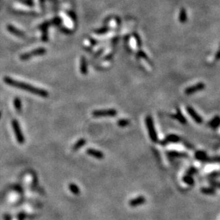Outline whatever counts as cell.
Segmentation results:
<instances>
[{
    "label": "cell",
    "instance_id": "obj_1",
    "mask_svg": "<svg viewBox=\"0 0 220 220\" xmlns=\"http://www.w3.org/2000/svg\"><path fill=\"white\" fill-rule=\"evenodd\" d=\"M4 82L6 84L9 85V86H12V87L19 88L25 91L30 92L31 93L35 94V95L40 96L42 98H47L49 96V93L47 90L42 89V88H39L35 86H32V85L27 84V83L19 81H16L14 79L10 78L9 76H5L4 77Z\"/></svg>",
    "mask_w": 220,
    "mask_h": 220
},
{
    "label": "cell",
    "instance_id": "obj_2",
    "mask_svg": "<svg viewBox=\"0 0 220 220\" xmlns=\"http://www.w3.org/2000/svg\"><path fill=\"white\" fill-rule=\"evenodd\" d=\"M146 122V126L147 128V131L149 133V136L150 139L152 142H157L158 140V137L157 132H156L155 128H154V125L153 120L151 115H147L145 119Z\"/></svg>",
    "mask_w": 220,
    "mask_h": 220
},
{
    "label": "cell",
    "instance_id": "obj_3",
    "mask_svg": "<svg viewBox=\"0 0 220 220\" xmlns=\"http://www.w3.org/2000/svg\"><path fill=\"white\" fill-rule=\"evenodd\" d=\"M11 125H12L13 130H14V133L15 135V137H16V139L17 140V142L19 144H24L25 142V138L24 135L22 132V130H21L20 125H19V123L17 120H12L11 121Z\"/></svg>",
    "mask_w": 220,
    "mask_h": 220
},
{
    "label": "cell",
    "instance_id": "obj_4",
    "mask_svg": "<svg viewBox=\"0 0 220 220\" xmlns=\"http://www.w3.org/2000/svg\"><path fill=\"white\" fill-rule=\"evenodd\" d=\"M47 50L44 48H38V49H36L33 50V51H30V52H27V53H23L20 56V59L22 60V61H25V60H28L31 59V58L34 57H37V56H41L43 55L44 53H46Z\"/></svg>",
    "mask_w": 220,
    "mask_h": 220
},
{
    "label": "cell",
    "instance_id": "obj_5",
    "mask_svg": "<svg viewBox=\"0 0 220 220\" xmlns=\"http://www.w3.org/2000/svg\"><path fill=\"white\" fill-rule=\"evenodd\" d=\"M94 117H112L117 115V111L115 109L96 110L92 112Z\"/></svg>",
    "mask_w": 220,
    "mask_h": 220
},
{
    "label": "cell",
    "instance_id": "obj_6",
    "mask_svg": "<svg viewBox=\"0 0 220 220\" xmlns=\"http://www.w3.org/2000/svg\"><path fill=\"white\" fill-rule=\"evenodd\" d=\"M187 113H189V115H190V116L192 118V119L194 120L196 123H199V124L202 123V117L200 116V115H198V113H196V112L194 111V110L193 109L192 107H190V106H187Z\"/></svg>",
    "mask_w": 220,
    "mask_h": 220
},
{
    "label": "cell",
    "instance_id": "obj_7",
    "mask_svg": "<svg viewBox=\"0 0 220 220\" xmlns=\"http://www.w3.org/2000/svg\"><path fill=\"white\" fill-rule=\"evenodd\" d=\"M179 140H180V138H179L178 136L174 134H170L164 139L161 142V144L167 145L169 143H175V142H179Z\"/></svg>",
    "mask_w": 220,
    "mask_h": 220
},
{
    "label": "cell",
    "instance_id": "obj_8",
    "mask_svg": "<svg viewBox=\"0 0 220 220\" xmlns=\"http://www.w3.org/2000/svg\"><path fill=\"white\" fill-rule=\"evenodd\" d=\"M145 202H146V198L143 196H140L135 199H133V200H131L129 202V204L130 206L135 207V206L142 205V204H144Z\"/></svg>",
    "mask_w": 220,
    "mask_h": 220
},
{
    "label": "cell",
    "instance_id": "obj_9",
    "mask_svg": "<svg viewBox=\"0 0 220 220\" xmlns=\"http://www.w3.org/2000/svg\"><path fill=\"white\" fill-rule=\"evenodd\" d=\"M204 88V84H198L195 85V86H191V87L187 88L186 90H185V93L187 94V95H190V94H192L194 93H196L197 91H200V90H203Z\"/></svg>",
    "mask_w": 220,
    "mask_h": 220
},
{
    "label": "cell",
    "instance_id": "obj_10",
    "mask_svg": "<svg viewBox=\"0 0 220 220\" xmlns=\"http://www.w3.org/2000/svg\"><path fill=\"white\" fill-rule=\"evenodd\" d=\"M86 153H87L89 155L95 157L96 159L98 160H102L105 157V155L103 154V152H102L101 151H99V150H98L92 149V148H90V149L86 150Z\"/></svg>",
    "mask_w": 220,
    "mask_h": 220
},
{
    "label": "cell",
    "instance_id": "obj_11",
    "mask_svg": "<svg viewBox=\"0 0 220 220\" xmlns=\"http://www.w3.org/2000/svg\"><path fill=\"white\" fill-rule=\"evenodd\" d=\"M7 29L11 34H14L15 36H19V37H24L25 36L24 33L22 31L14 27V26H12V25H7Z\"/></svg>",
    "mask_w": 220,
    "mask_h": 220
},
{
    "label": "cell",
    "instance_id": "obj_12",
    "mask_svg": "<svg viewBox=\"0 0 220 220\" xmlns=\"http://www.w3.org/2000/svg\"><path fill=\"white\" fill-rule=\"evenodd\" d=\"M80 71L83 75H86L88 72V67H87V61L85 59V57H82L81 58L80 62Z\"/></svg>",
    "mask_w": 220,
    "mask_h": 220
},
{
    "label": "cell",
    "instance_id": "obj_13",
    "mask_svg": "<svg viewBox=\"0 0 220 220\" xmlns=\"http://www.w3.org/2000/svg\"><path fill=\"white\" fill-rule=\"evenodd\" d=\"M195 156L196 159L198 160L202 161V162H206L207 161L208 157H207V155L205 152L204 151H201V150H199V151H196L195 152Z\"/></svg>",
    "mask_w": 220,
    "mask_h": 220
},
{
    "label": "cell",
    "instance_id": "obj_14",
    "mask_svg": "<svg viewBox=\"0 0 220 220\" xmlns=\"http://www.w3.org/2000/svg\"><path fill=\"white\" fill-rule=\"evenodd\" d=\"M209 125L213 129H217V128H219L220 125V116L217 115L214 118H212L209 121Z\"/></svg>",
    "mask_w": 220,
    "mask_h": 220
},
{
    "label": "cell",
    "instance_id": "obj_15",
    "mask_svg": "<svg viewBox=\"0 0 220 220\" xmlns=\"http://www.w3.org/2000/svg\"><path fill=\"white\" fill-rule=\"evenodd\" d=\"M171 117L174 118V119H176L177 121H178L179 123H181L182 124H185L187 123V120L185 118V117L182 114L180 111L179 110H177V112L176 114L172 115Z\"/></svg>",
    "mask_w": 220,
    "mask_h": 220
},
{
    "label": "cell",
    "instance_id": "obj_16",
    "mask_svg": "<svg viewBox=\"0 0 220 220\" xmlns=\"http://www.w3.org/2000/svg\"><path fill=\"white\" fill-rule=\"evenodd\" d=\"M86 141L85 139H84V138L80 139V140H79L78 141H77L76 143L74 145H73V148H72L73 150L77 151V150H80V148H82V147L86 144Z\"/></svg>",
    "mask_w": 220,
    "mask_h": 220
},
{
    "label": "cell",
    "instance_id": "obj_17",
    "mask_svg": "<svg viewBox=\"0 0 220 220\" xmlns=\"http://www.w3.org/2000/svg\"><path fill=\"white\" fill-rule=\"evenodd\" d=\"M167 155L169 157H187V155L185 153L177 151H169L167 152Z\"/></svg>",
    "mask_w": 220,
    "mask_h": 220
},
{
    "label": "cell",
    "instance_id": "obj_18",
    "mask_svg": "<svg viewBox=\"0 0 220 220\" xmlns=\"http://www.w3.org/2000/svg\"><path fill=\"white\" fill-rule=\"evenodd\" d=\"M69 189L72 192V194H75V195H78V194H80V188H78V186L77 185L74 184V183H71V184L69 185Z\"/></svg>",
    "mask_w": 220,
    "mask_h": 220
},
{
    "label": "cell",
    "instance_id": "obj_19",
    "mask_svg": "<svg viewBox=\"0 0 220 220\" xmlns=\"http://www.w3.org/2000/svg\"><path fill=\"white\" fill-rule=\"evenodd\" d=\"M202 192L206 195H214L216 194V191L213 188H202Z\"/></svg>",
    "mask_w": 220,
    "mask_h": 220
},
{
    "label": "cell",
    "instance_id": "obj_20",
    "mask_svg": "<svg viewBox=\"0 0 220 220\" xmlns=\"http://www.w3.org/2000/svg\"><path fill=\"white\" fill-rule=\"evenodd\" d=\"M14 106L15 108V110L17 112H20L22 111V102H21L20 98L18 97H16L14 99Z\"/></svg>",
    "mask_w": 220,
    "mask_h": 220
},
{
    "label": "cell",
    "instance_id": "obj_21",
    "mask_svg": "<svg viewBox=\"0 0 220 220\" xmlns=\"http://www.w3.org/2000/svg\"><path fill=\"white\" fill-rule=\"evenodd\" d=\"M182 179H183V181H184V182L187 185H192L194 183V179H193L192 175H186L183 177Z\"/></svg>",
    "mask_w": 220,
    "mask_h": 220
},
{
    "label": "cell",
    "instance_id": "obj_22",
    "mask_svg": "<svg viewBox=\"0 0 220 220\" xmlns=\"http://www.w3.org/2000/svg\"><path fill=\"white\" fill-rule=\"evenodd\" d=\"M129 124H130V121L127 119H120L117 122V125L119 127H121V128H124V127L128 126Z\"/></svg>",
    "mask_w": 220,
    "mask_h": 220
},
{
    "label": "cell",
    "instance_id": "obj_23",
    "mask_svg": "<svg viewBox=\"0 0 220 220\" xmlns=\"http://www.w3.org/2000/svg\"><path fill=\"white\" fill-rule=\"evenodd\" d=\"M108 30H109V28H108L107 26H105V27H102L95 30L94 31V33H95L96 34H105V33H107L108 32Z\"/></svg>",
    "mask_w": 220,
    "mask_h": 220
},
{
    "label": "cell",
    "instance_id": "obj_24",
    "mask_svg": "<svg viewBox=\"0 0 220 220\" xmlns=\"http://www.w3.org/2000/svg\"><path fill=\"white\" fill-rule=\"evenodd\" d=\"M197 173V169L195 168V167H190V169L187 170V175H195L196 173Z\"/></svg>",
    "mask_w": 220,
    "mask_h": 220
},
{
    "label": "cell",
    "instance_id": "obj_25",
    "mask_svg": "<svg viewBox=\"0 0 220 220\" xmlns=\"http://www.w3.org/2000/svg\"><path fill=\"white\" fill-rule=\"evenodd\" d=\"M186 19H187L186 13H185L184 9H182L180 13V17H179V19H180L181 22H184L185 21H186Z\"/></svg>",
    "mask_w": 220,
    "mask_h": 220
},
{
    "label": "cell",
    "instance_id": "obj_26",
    "mask_svg": "<svg viewBox=\"0 0 220 220\" xmlns=\"http://www.w3.org/2000/svg\"><path fill=\"white\" fill-rule=\"evenodd\" d=\"M210 185H211L212 187L213 188H217L220 189V182H217V181H215V180H211L209 181Z\"/></svg>",
    "mask_w": 220,
    "mask_h": 220
},
{
    "label": "cell",
    "instance_id": "obj_27",
    "mask_svg": "<svg viewBox=\"0 0 220 220\" xmlns=\"http://www.w3.org/2000/svg\"><path fill=\"white\" fill-rule=\"evenodd\" d=\"M19 1L24 4V5L30 6V7H32V6L34 5L33 2H32V0H19Z\"/></svg>",
    "mask_w": 220,
    "mask_h": 220
},
{
    "label": "cell",
    "instance_id": "obj_28",
    "mask_svg": "<svg viewBox=\"0 0 220 220\" xmlns=\"http://www.w3.org/2000/svg\"><path fill=\"white\" fill-rule=\"evenodd\" d=\"M137 57L144 58V59L148 60V58H147V57H146V55L145 54V53H144V52L142 51H140L138 52V53H137Z\"/></svg>",
    "mask_w": 220,
    "mask_h": 220
},
{
    "label": "cell",
    "instance_id": "obj_29",
    "mask_svg": "<svg viewBox=\"0 0 220 220\" xmlns=\"http://www.w3.org/2000/svg\"><path fill=\"white\" fill-rule=\"evenodd\" d=\"M134 37H135V39H136V41H137V46H139V47H140V46H141V40H140V36H139V35H137V34H134Z\"/></svg>",
    "mask_w": 220,
    "mask_h": 220
},
{
    "label": "cell",
    "instance_id": "obj_30",
    "mask_svg": "<svg viewBox=\"0 0 220 220\" xmlns=\"http://www.w3.org/2000/svg\"><path fill=\"white\" fill-rule=\"evenodd\" d=\"M25 218H26V215L23 212H21V213L19 214L18 215V220H24Z\"/></svg>",
    "mask_w": 220,
    "mask_h": 220
},
{
    "label": "cell",
    "instance_id": "obj_31",
    "mask_svg": "<svg viewBox=\"0 0 220 220\" xmlns=\"http://www.w3.org/2000/svg\"><path fill=\"white\" fill-rule=\"evenodd\" d=\"M69 15H70V17L73 19V20H76V17H74V15L72 12H69Z\"/></svg>",
    "mask_w": 220,
    "mask_h": 220
},
{
    "label": "cell",
    "instance_id": "obj_32",
    "mask_svg": "<svg viewBox=\"0 0 220 220\" xmlns=\"http://www.w3.org/2000/svg\"><path fill=\"white\" fill-rule=\"evenodd\" d=\"M1 116H2V113L0 112V118H1Z\"/></svg>",
    "mask_w": 220,
    "mask_h": 220
}]
</instances>
